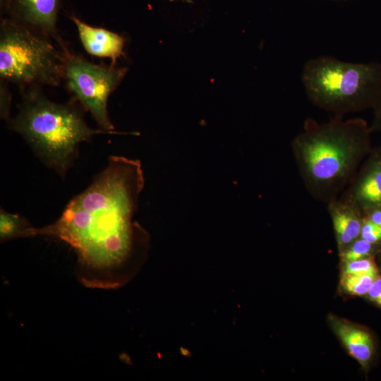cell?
<instances>
[{
	"label": "cell",
	"instance_id": "cell-5",
	"mask_svg": "<svg viewBox=\"0 0 381 381\" xmlns=\"http://www.w3.org/2000/svg\"><path fill=\"white\" fill-rule=\"evenodd\" d=\"M45 35L14 20L0 29V76L19 85H58L64 77L66 56Z\"/></svg>",
	"mask_w": 381,
	"mask_h": 381
},
{
	"label": "cell",
	"instance_id": "cell-3",
	"mask_svg": "<svg viewBox=\"0 0 381 381\" xmlns=\"http://www.w3.org/2000/svg\"><path fill=\"white\" fill-rule=\"evenodd\" d=\"M9 127L20 135L36 156L62 178L78 156L79 145L97 134H122L92 129L75 107L48 99L37 90L24 94Z\"/></svg>",
	"mask_w": 381,
	"mask_h": 381
},
{
	"label": "cell",
	"instance_id": "cell-7",
	"mask_svg": "<svg viewBox=\"0 0 381 381\" xmlns=\"http://www.w3.org/2000/svg\"><path fill=\"white\" fill-rule=\"evenodd\" d=\"M362 212L381 207V145L373 147L339 197Z\"/></svg>",
	"mask_w": 381,
	"mask_h": 381
},
{
	"label": "cell",
	"instance_id": "cell-6",
	"mask_svg": "<svg viewBox=\"0 0 381 381\" xmlns=\"http://www.w3.org/2000/svg\"><path fill=\"white\" fill-rule=\"evenodd\" d=\"M126 68L92 63L80 56H66L64 77L69 90L89 111L101 129L115 131L107 103L111 93L123 79Z\"/></svg>",
	"mask_w": 381,
	"mask_h": 381
},
{
	"label": "cell",
	"instance_id": "cell-2",
	"mask_svg": "<svg viewBox=\"0 0 381 381\" xmlns=\"http://www.w3.org/2000/svg\"><path fill=\"white\" fill-rule=\"evenodd\" d=\"M363 119L335 116L319 123L308 118L291 141V151L303 185L315 200L327 203L349 184L373 145Z\"/></svg>",
	"mask_w": 381,
	"mask_h": 381
},
{
	"label": "cell",
	"instance_id": "cell-12",
	"mask_svg": "<svg viewBox=\"0 0 381 381\" xmlns=\"http://www.w3.org/2000/svg\"><path fill=\"white\" fill-rule=\"evenodd\" d=\"M32 227L30 223L20 214L8 212L1 208L0 240L1 243L18 238L29 237V232Z\"/></svg>",
	"mask_w": 381,
	"mask_h": 381
},
{
	"label": "cell",
	"instance_id": "cell-17",
	"mask_svg": "<svg viewBox=\"0 0 381 381\" xmlns=\"http://www.w3.org/2000/svg\"><path fill=\"white\" fill-rule=\"evenodd\" d=\"M1 107H0V113L1 118L5 120L9 119L10 115V108H11V95L8 92V90L6 89L4 85H1Z\"/></svg>",
	"mask_w": 381,
	"mask_h": 381
},
{
	"label": "cell",
	"instance_id": "cell-13",
	"mask_svg": "<svg viewBox=\"0 0 381 381\" xmlns=\"http://www.w3.org/2000/svg\"><path fill=\"white\" fill-rule=\"evenodd\" d=\"M376 276L370 274H344L341 284L344 289L353 295L366 294Z\"/></svg>",
	"mask_w": 381,
	"mask_h": 381
},
{
	"label": "cell",
	"instance_id": "cell-11",
	"mask_svg": "<svg viewBox=\"0 0 381 381\" xmlns=\"http://www.w3.org/2000/svg\"><path fill=\"white\" fill-rule=\"evenodd\" d=\"M334 329L350 354L361 363L368 361L372 355L373 342L364 330L341 321L333 322Z\"/></svg>",
	"mask_w": 381,
	"mask_h": 381
},
{
	"label": "cell",
	"instance_id": "cell-20",
	"mask_svg": "<svg viewBox=\"0 0 381 381\" xmlns=\"http://www.w3.org/2000/svg\"><path fill=\"white\" fill-rule=\"evenodd\" d=\"M367 217L381 227V207L373 208L363 212Z\"/></svg>",
	"mask_w": 381,
	"mask_h": 381
},
{
	"label": "cell",
	"instance_id": "cell-18",
	"mask_svg": "<svg viewBox=\"0 0 381 381\" xmlns=\"http://www.w3.org/2000/svg\"><path fill=\"white\" fill-rule=\"evenodd\" d=\"M373 110V119L370 126V131L381 133V92L372 108Z\"/></svg>",
	"mask_w": 381,
	"mask_h": 381
},
{
	"label": "cell",
	"instance_id": "cell-4",
	"mask_svg": "<svg viewBox=\"0 0 381 381\" xmlns=\"http://www.w3.org/2000/svg\"><path fill=\"white\" fill-rule=\"evenodd\" d=\"M301 81L313 105L343 116L373 107L381 92V64L320 56L306 62Z\"/></svg>",
	"mask_w": 381,
	"mask_h": 381
},
{
	"label": "cell",
	"instance_id": "cell-1",
	"mask_svg": "<svg viewBox=\"0 0 381 381\" xmlns=\"http://www.w3.org/2000/svg\"><path fill=\"white\" fill-rule=\"evenodd\" d=\"M144 184L139 160L111 156L106 168L71 199L59 219L32 226L30 237L47 236L69 245L85 286H122L138 272L150 247L149 234L133 220Z\"/></svg>",
	"mask_w": 381,
	"mask_h": 381
},
{
	"label": "cell",
	"instance_id": "cell-8",
	"mask_svg": "<svg viewBox=\"0 0 381 381\" xmlns=\"http://www.w3.org/2000/svg\"><path fill=\"white\" fill-rule=\"evenodd\" d=\"M13 12L18 23L27 25L64 46L56 30L60 0H13Z\"/></svg>",
	"mask_w": 381,
	"mask_h": 381
},
{
	"label": "cell",
	"instance_id": "cell-19",
	"mask_svg": "<svg viewBox=\"0 0 381 381\" xmlns=\"http://www.w3.org/2000/svg\"><path fill=\"white\" fill-rule=\"evenodd\" d=\"M367 294L373 301L381 306V278L374 280Z\"/></svg>",
	"mask_w": 381,
	"mask_h": 381
},
{
	"label": "cell",
	"instance_id": "cell-16",
	"mask_svg": "<svg viewBox=\"0 0 381 381\" xmlns=\"http://www.w3.org/2000/svg\"><path fill=\"white\" fill-rule=\"evenodd\" d=\"M360 237L375 244L381 243V227L364 217Z\"/></svg>",
	"mask_w": 381,
	"mask_h": 381
},
{
	"label": "cell",
	"instance_id": "cell-15",
	"mask_svg": "<svg viewBox=\"0 0 381 381\" xmlns=\"http://www.w3.org/2000/svg\"><path fill=\"white\" fill-rule=\"evenodd\" d=\"M345 274H370L377 276V268L369 258L344 262Z\"/></svg>",
	"mask_w": 381,
	"mask_h": 381
},
{
	"label": "cell",
	"instance_id": "cell-14",
	"mask_svg": "<svg viewBox=\"0 0 381 381\" xmlns=\"http://www.w3.org/2000/svg\"><path fill=\"white\" fill-rule=\"evenodd\" d=\"M376 245L359 237L342 250L343 260L346 262L368 258Z\"/></svg>",
	"mask_w": 381,
	"mask_h": 381
},
{
	"label": "cell",
	"instance_id": "cell-10",
	"mask_svg": "<svg viewBox=\"0 0 381 381\" xmlns=\"http://www.w3.org/2000/svg\"><path fill=\"white\" fill-rule=\"evenodd\" d=\"M337 241L343 250L360 237L364 214L358 207L340 198L327 203Z\"/></svg>",
	"mask_w": 381,
	"mask_h": 381
},
{
	"label": "cell",
	"instance_id": "cell-9",
	"mask_svg": "<svg viewBox=\"0 0 381 381\" xmlns=\"http://www.w3.org/2000/svg\"><path fill=\"white\" fill-rule=\"evenodd\" d=\"M85 51L95 56L107 57L114 64L123 54L124 38L108 30L90 26L76 17H72Z\"/></svg>",
	"mask_w": 381,
	"mask_h": 381
}]
</instances>
